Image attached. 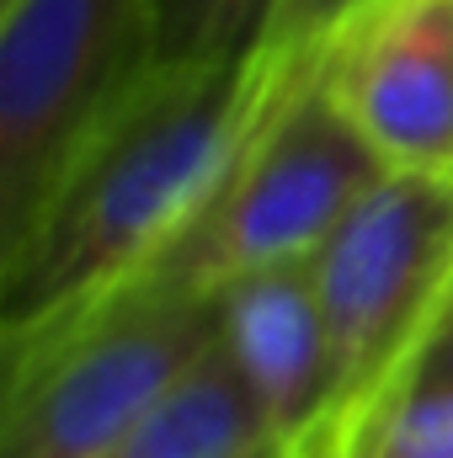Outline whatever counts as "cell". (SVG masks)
I'll use <instances>...</instances> for the list:
<instances>
[{
	"label": "cell",
	"mask_w": 453,
	"mask_h": 458,
	"mask_svg": "<svg viewBox=\"0 0 453 458\" xmlns=\"http://www.w3.org/2000/svg\"><path fill=\"white\" fill-rule=\"evenodd\" d=\"M304 48L240 64H155L102 117L16 240L0 245L5 352L123 299L225 187Z\"/></svg>",
	"instance_id": "6da1fadb"
},
{
	"label": "cell",
	"mask_w": 453,
	"mask_h": 458,
	"mask_svg": "<svg viewBox=\"0 0 453 458\" xmlns=\"http://www.w3.org/2000/svg\"><path fill=\"white\" fill-rule=\"evenodd\" d=\"M384 176L389 165L321 86L315 48H304L225 187L128 293L219 299L229 283L261 267L315 256L352 203Z\"/></svg>",
	"instance_id": "7a4b0ae2"
},
{
	"label": "cell",
	"mask_w": 453,
	"mask_h": 458,
	"mask_svg": "<svg viewBox=\"0 0 453 458\" xmlns=\"http://www.w3.org/2000/svg\"><path fill=\"white\" fill-rule=\"evenodd\" d=\"M331 342V405L315 454L368 411L453 288V176L389 171L310 256Z\"/></svg>",
	"instance_id": "3957f363"
},
{
	"label": "cell",
	"mask_w": 453,
	"mask_h": 458,
	"mask_svg": "<svg viewBox=\"0 0 453 458\" xmlns=\"http://www.w3.org/2000/svg\"><path fill=\"white\" fill-rule=\"evenodd\" d=\"M219 336V299L128 293L5 352L0 458H97Z\"/></svg>",
	"instance_id": "277c9868"
},
{
	"label": "cell",
	"mask_w": 453,
	"mask_h": 458,
	"mask_svg": "<svg viewBox=\"0 0 453 458\" xmlns=\"http://www.w3.org/2000/svg\"><path fill=\"white\" fill-rule=\"evenodd\" d=\"M160 64L155 0H5L0 11V245L75 144Z\"/></svg>",
	"instance_id": "5b68a950"
},
{
	"label": "cell",
	"mask_w": 453,
	"mask_h": 458,
	"mask_svg": "<svg viewBox=\"0 0 453 458\" xmlns=\"http://www.w3.org/2000/svg\"><path fill=\"white\" fill-rule=\"evenodd\" d=\"M310 48L389 171L453 176V0H357Z\"/></svg>",
	"instance_id": "8992f818"
},
{
	"label": "cell",
	"mask_w": 453,
	"mask_h": 458,
	"mask_svg": "<svg viewBox=\"0 0 453 458\" xmlns=\"http://www.w3.org/2000/svg\"><path fill=\"white\" fill-rule=\"evenodd\" d=\"M219 310L225 352L251 384L256 405L267 411L272 437L315 448L331 405V342L310 256L229 283L219 293Z\"/></svg>",
	"instance_id": "52a82bcc"
},
{
	"label": "cell",
	"mask_w": 453,
	"mask_h": 458,
	"mask_svg": "<svg viewBox=\"0 0 453 458\" xmlns=\"http://www.w3.org/2000/svg\"><path fill=\"white\" fill-rule=\"evenodd\" d=\"M267 443H278L267 411L256 405L219 336L97 458H251Z\"/></svg>",
	"instance_id": "ba28073f"
},
{
	"label": "cell",
	"mask_w": 453,
	"mask_h": 458,
	"mask_svg": "<svg viewBox=\"0 0 453 458\" xmlns=\"http://www.w3.org/2000/svg\"><path fill=\"white\" fill-rule=\"evenodd\" d=\"M283 0H155L160 64H240L267 48Z\"/></svg>",
	"instance_id": "9c48e42d"
},
{
	"label": "cell",
	"mask_w": 453,
	"mask_h": 458,
	"mask_svg": "<svg viewBox=\"0 0 453 458\" xmlns=\"http://www.w3.org/2000/svg\"><path fill=\"white\" fill-rule=\"evenodd\" d=\"M321 458H453V394L384 389L321 448Z\"/></svg>",
	"instance_id": "30bf717a"
},
{
	"label": "cell",
	"mask_w": 453,
	"mask_h": 458,
	"mask_svg": "<svg viewBox=\"0 0 453 458\" xmlns=\"http://www.w3.org/2000/svg\"><path fill=\"white\" fill-rule=\"evenodd\" d=\"M384 389H432V394H453V288L438 299V310L427 315L422 336L411 342L406 362L395 368V378Z\"/></svg>",
	"instance_id": "8fae6325"
},
{
	"label": "cell",
	"mask_w": 453,
	"mask_h": 458,
	"mask_svg": "<svg viewBox=\"0 0 453 458\" xmlns=\"http://www.w3.org/2000/svg\"><path fill=\"white\" fill-rule=\"evenodd\" d=\"M352 5H357V0H283V11H278L267 43H278V48H310L315 38H326V32L337 27Z\"/></svg>",
	"instance_id": "7c38bea8"
},
{
	"label": "cell",
	"mask_w": 453,
	"mask_h": 458,
	"mask_svg": "<svg viewBox=\"0 0 453 458\" xmlns=\"http://www.w3.org/2000/svg\"><path fill=\"white\" fill-rule=\"evenodd\" d=\"M251 458H321L310 443H267V448H256Z\"/></svg>",
	"instance_id": "4fadbf2b"
}]
</instances>
